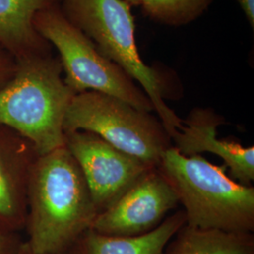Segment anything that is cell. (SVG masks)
<instances>
[{
    "mask_svg": "<svg viewBox=\"0 0 254 254\" xmlns=\"http://www.w3.org/2000/svg\"><path fill=\"white\" fill-rule=\"evenodd\" d=\"M97 215L81 170L65 146L37 157L27 185L25 228L33 253H68Z\"/></svg>",
    "mask_w": 254,
    "mask_h": 254,
    "instance_id": "6da1fadb",
    "label": "cell"
},
{
    "mask_svg": "<svg viewBox=\"0 0 254 254\" xmlns=\"http://www.w3.org/2000/svg\"><path fill=\"white\" fill-rule=\"evenodd\" d=\"M74 95L59 58L48 50L25 55L0 89V125L31 142L39 155L47 154L65 146L64 120Z\"/></svg>",
    "mask_w": 254,
    "mask_h": 254,
    "instance_id": "7a4b0ae2",
    "label": "cell"
},
{
    "mask_svg": "<svg viewBox=\"0 0 254 254\" xmlns=\"http://www.w3.org/2000/svg\"><path fill=\"white\" fill-rule=\"evenodd\" d=\"M157 168L184 205L187 225L254 232V188L229 177L225 165L210 163L200 154L186 156L171 147Z\"/></svg>",
    "mask_w": 254,
    "mask_h": 254,
    "instance_id": "3957f363",
    "label": "cell"
},
{
    "mask_svg": "<svg viewBox=\"0 0 254 254\" xmlns=\"http://www.w3.org/2000/svg\"><path fill=\"white\" fill-rule=\"evenodd\" d=\"M60 8L101 54L118 65L131 79L138 82L172 137L181 127L182 119L165 102V88L159 73L146 65L139 56L134 19L127 1L61 0Z\"/></svg>",
    "mask_w": 254,
    "mask_h": 254,
    "instance_id": "277c9868",
    "label": "cell"
},
{
    "mask_svg": "<svg viewBox=\"0 0 254 254\" xmlns=\"http://www.w3.org/2000/svg\"><path fill=\"white\" fill-rule=\"evenodd\" d=\"M34 25L41 37L58 51L65 82L75 94L96 91L139 110L154 111L145 92L118 65L101 54L91 40L65 17L58 4L40 11Z\"/></svg>",
    "mask_w": 254,
    "mask_h": 254,
    "instance_id": "5b68a950",
    "label": "cell"
},
{
    "mask_svg": "<svg viewBox=\"0 0 254 254\" xmlns=\"http://www.w3.org/2000/svg\"><path fill=\"white\" fill-rule=\"evenodd\" d=\"M87 131L151 168H157L173 147L160 120L125 101L96 91L73 96L64 120V133Z\"/></svg>",
    "mask_w": 254,
    "mask_h": 254,
    "instance_id": "8992f818",
    "label": "cell"
},
{
    "mask_svg": "<svg viewBox=\"0 0 254 254\" xmlns=\"http://www.w3.org/2000/svg\"><path fill=\"white\" fill-rule=\"evenodd\" d=\"M65 147L81 170L98 214L152 169L91 132H66Z\"/></svg>",
    "mask_w": 254,
    "mask_h": 254,
    "instance_id": "52a82bcc",
    "label": "cell"
},
{
    "mask_svg": "<svg viewBox=\"0 0 254 254\" xmlns=\"http://www.w3.org/2000/svg\"><path fill=\"white\" fill-rule=\"evenodd\" d=\"M178 204L177 194L163 173L152 168L99 213L91 229L105 236H141L158 227Z\"/></svg>",
    "mask_w": 254,
    "mask_h": 254,
    "instance_id": "ba28073f",
    "label": "cell"
},
{
    "mask_svg": "<svg viewBox=\"0 0 254 254\" xmlns=\"http://www.w3.org/2000/svg\"><path fill=\"white\" fill-rule=\"evenodd\" d=\"M38 156L31 142L0 125V234L20 235L26 228L27 185Z\"/></svg>",
    "mask_w": 254,
    "mask_h": 254,
    "instance_id": "9c48e42d",
    "label": "cell"
},
{
    "mask_svg": "<svg viewBox=\"0 0 254 254\" xmlns=\"http://www.w3.org/2000/svg\"><path fill=\"white\" fill-rule=\"evenodd\" d=\"M224 120L208 109H196L171 139L180 154L191 156L211 153L219 156L237 181L251 186L254 181V147H243L236 141L217 138V128Z\"/></svg>",
    "mask_w": 254,
    "mask_h": 254,
    "instance_id": "30bf717a",
    "label": "cell"
},
{
    "mask_svg": "<svg viewBox=\"0 0 254 254\" xmlns=\"http://www.w3.org/2000/svg\"><path fill=\"white\" fill-rule=\"evenodd\" d=\"M187 222L184 211H178L153 231L137 236H105L93 230L82 235L71 254H165L170 240Z\"/></svg>",
    "mask_w": 254,
    "mask_h": 254,
    "instance_id": "8fae6325",
    "label": "cell"
},
{
    "mask_svg": "<svg viewBox=\"0 0 254 254\" xmlns=\"http://www.w3.org/2000/svg\"><path fill=\"white\" fill-rule=\"evenodd\" d=\"M57 0H0V46L16 59L48 50L35 28L37 14Z\"/></svg>",
    "mask_w": 254,
    "mask_h": 254,
    "instance_id": "7c38bea8",
    "label": "cell"
},
{
    "mask_svg": "<svg viewBox=\"0 0 254 254\" xmlns=\"http://www.w3.org/2000/svg\"><path fill=\"white\" fill-rule=\"evenodd\" d=\"M165 254H254L252 233H227L185 224Z\"/></svg>",
    "mask_w": 254,
    "mask_h": 254,
    "instance_id": "4fadbf2b",
    "label": "cell"
},
{
    "mask_svg": "<svg viewBox=\"0 0 254 254\" xmlns=\"http://www.w3.org/2000/svg\"><path fill=\"white\" fill-rule=\"evenodd\" d=\"M197 0H141L147 9L154 13H169L177 11Z\"/></svg>",
    "mask_w": 254,
    "mask_h": 254,
    "instance_id": "5bb4252c",
    "label": "cell"
},
{
    "mask_svg": "<svg viewBox=\"0 0 254 254\" xmlns=\"http://www.w3.org/2000/svg\"><path fill=\"white\" fill-rule=\"evenodd\" d=\"M16 68V58L0 46V89L9 81Z\"/></svg>",
    "mask_w": 254,
    "mask_h": 254,
    "instance_id": "9a60e30c",
    "label": "cell"
},
{
    "mask_svg": "<svg viewBox=\"0 0 254 254\" xmlns=\"http://www.w3.org/2000/svg\"><path fill=\"white\" fill-rule=\"evenodd\" d=\"M21 243L19 235L0 234V254H15Z\"/></svg>",
    "mask_w": 254,
    "mask_h": 254,
    "instance_id": "2e32d148",
    "label": "cell"
},
{
    "mask_svg": "<svg viewBox=\"0 0 254 254\" xmlns=\"http://www.w3.org/2000/svg\"><path fill=\"white\" fill-rule=\"evenodd\" d=\"M241 9L245 12L246 16L254 27V0H237Z\"/></svg>",
    "mask_w": 254,
    "mask_h": 254,
    "instance_id": "e0dca14e",
    "label": "cell"
},
{
    "mask_svg": "<svg viewBox=\"0 0 254 254\" xmlns=\"http://www.w3.org/2000/svg\"><path fill=\"white\" fill-rule=\"evenodd\" d=\"M15 254H35V253H33L30 249H29V247L27 246V243L26 242H22L21 243V245L18 248V250H17V252L15 253ZM71 254L69 252L68 253H64V254Z\"/></svg>",
    "mask_w": 254,
    "mask_h": 254,
    "instance_id": "ac0fdd59",
    "label": "cell"
},
{
    "mask_svg": "<svg viewBox=\"0 0 254 254\" xmlns=\"http://www.w3.org/2000/svg\"><path fill=\"white\" fill-rule=\"evenodd\" d=\"M128 2H131V3H139L141 2V0H127Z\"/></svg>",
    "mask_w": 254,
    "mask_h": 254,
    "instance_id": "d6986e66",
    "label": "cell"
}]
</instances>
